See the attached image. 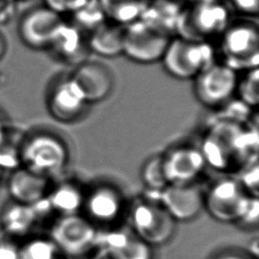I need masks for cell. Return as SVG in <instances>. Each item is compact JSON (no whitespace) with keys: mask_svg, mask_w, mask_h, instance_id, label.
<instances>
[{"mask_svg":"<svg viewBox=\"0 0 259 259\" xmlns=\"http://www.w3.org/2000/svg\"><path fill=\"white\" fill-rule=\"evenodd\" d=\"M243 124L215 119L209 125L199 149L206 165L217 171L226 172L241 169L257 158V121L250 127Z\"/></svg>","mask_w":259,"mask_h":259,"instance_id":"1","label":"cell"},{"mask_svg":"<svg viewBox=\"0 0 259 259\" xmlns=\"http://www.w3.org/2000/svg\"><path fill=\"white\" fill-rule=\"evenodd\" d=\"M220 39L226 66L236 72L258 68L259 31L256 21L249 18L231 20Z\"/></svg>","mask_w":259,"mask_h":259,"instance_id":"2","label":"cell"},{"mask_svg":"<svg viewBox=\"0 0 259 259\" xmlns=\"http://www.w3.org/2000/svg\"><path fill=\"white\" fill-rule=\"evenodd\" d=\"M230 21L227 3L218 0H201L187 10L181 11L176 30L181 37L209 41L211 36H221Z\"/></svg>","mask_w":259,"mask_h":259,"instance_id":"3","label":"cell"},{"mask_svg":"<svg viewBox=\"0 0 259 259\" xmlns=\"http://www.w3.org/2000/svg\"><path fill=\"white\" fill-rule=\"evenodd\" d=\"M162 62L171 76L183 80L191 79L215 63L214 50L209 41L178 36L171 38Z\"/></svg>","mask_w":259,"mask_h":259,"instance_id":"4","label":"cell"},{"mask_svg":"<svg viewBox=\"0 0 259 259\" xmlns=\"http://www.w3.org/2000/svg\"><path fill=\"white\" fill-rule=\"evenodd\" d=\"M20 160L22 166L50 178L65 168L69 151L64 141L57 136L37 133L23 138Z\"/></svg>","mask_w":259,"mask_h":259,"instance_id":"5","label":"cell"},{"mask_svg":"<svg viewBox=\"0 0 259 259\" xmlns=\"http://www.w3.org/2000/svg\"><path fill=\"white\" fill-rule=\"evenodd\" d=\"M130 221L134 233L151 247L167 243L175 232V220L160 202L149 198L132 206Z\"/></svg>","mask_w":259,"mask_h":259,"instance_id":"6","label":"cell"},{"mask_svg":"<svg viewBox=\"0 0 259 259\" xmlns=\"http://www.w3.org/2000/svg\"><path fill=\"white\" fill-rule=\"evenodd\" d=\"M170 40L168 32L140 18L125 25L122 53L137 63H154L162 60Z\"/></svg>","mask_w":259,"mask_h":259,"instance_id":"7","label":"cell"},{"mask_svg":"<svg viewBox=\"0 0 259 259\" xmlns=\"http://www.w3.org/2000/svg\"><path fill=\"white\" fill-rule=\"evenodd\" d=\"M251 195L234 178L217 180L204 193L203 206L221 223H237L246 211Z\"/></svg>","mask_w":259,"mask_h":259,"instance_id":"8","label":"cell"},{"mask_svg":"<svg viewBox=\"0 0 259 259\" xmlns=\"http://www.w3.org/2000/svg\"><path fill=\"white\" fill-rule=\"evenodd\" d=\"M95 225L79 213L61 215L51 229L50 239L63 255L82 256L98 243Z\"/></svg>","mask_w":259,"mask_h":259,"instance_id":"9","label":"cell"},{"mask_svg":"<svg viewBox=\"0 0 259 259\" xmlns=\"http://www.w3.org/2000/svg\"><path fill=\"white\" fill-rule=\"evenodd\" d=\"M238 84L237 73L224 63H213L195 77L194 92L207 107L224 106L231 100Z\"/></svg>","mask_w":259,"mask_h":259,"instance_id":"10","label":"cell"},{"mask_svg":"<svg viewBox=\"0 0 259 259\" xmlns=\"http://www.w3.org/2000/svg\"><path fill=\"white\" fill-rule=\"evenodd\" d=\"M64 21L61 14L46 5L35 6L21 16L17 27L18 35L30 49L48 50Z\"/></svg>","mask_w":259,"mask_h":259,"instance_id":"11","label":"cell"},{"mask_svg":"<svg viewBox=\"0 0 259 259\" xmlns=\"http://www.w3.org/2000/svg\"><path fill=\"white\" fill-rule=\"evenodd\" d=\"M147 198L160 202L175 221L188 222L200 212L204 193L194 183L168 184L161 191H148Z\"/></svg>","mask_w":259,"mask_h":259,"instance_id":"12","label":"cell"},{"mask_svg":"<svg viewBox=\"0 0 259 259\" xmlns=\"http://www.w3.org/2000/svg\"><path fill=\"white\" fill-rule=\"evenodd\" d=\"M163 170L168 184H191L206 166L198 148L179 146L162 156Z\"/></svg>","mask_w":259,"mask_h":259,"instance_id":"13","label":"cell"},{"mask_svg":"<svg viewBox=\"0 0 259 259\" xmlns=\"http://www.w3.org/2000/svg\"><path fill=\"white\" fill-rule=\"evenodd\" d=\"M70 79L77 86L86 102H98L106 98L113 88V75L107 65L99 61L85 60L79 63Z\"/></svg>","mask_w":259,"mask_h":259,"instance_id":"14","label":"cell"},{"mask_svg":"<svg viewBox=\"0 0 259 259\" xmlns=\"http://www.w3.org/2000/svg\"><path fill=\"white\" fill-rule=\"evenodd\" d=\"M50 178L24 166L13 170L8 177L7 190L12 201L32 205L46 198L50 191Z\"/></svg>","mask_w":259,"mask_h":259,"instance_id":"15","label":"cell"},{"mask_svg":"<svg viewBox=\"0 0 259 259\" xmlns=\"http://www.w3.org/2000/svg\"><path fill=\"white\" fill-rule=\"evenodd\" d=\"M123 205L122 194L117 188L101 184L85 194L83 207L93 224H112L120 217Z\"/></svg>","mask_w":259,"mask_h":259,"instance_id":"16","label":"cell"},{"mask_svg":"<svg viewBox=\"0 0 259 259\" xmlns=\"http://www.w3.org/2000/svg\"><path fill=\"white\" fill-rule=\"evenodd\" d=\"M86 104V100L70 77L58 81L48 97L50 113L63 122H71L79 118Z\"/></svg>","mask_w":259,"mask_h":259,"instance_id":"17","label":"cell"},{"mask_svg":"<svg viewBox=\"0 0 259 259\" xmlns=\"http://www.w3.org/2000/svg\"><path fill=\"white\" fill-rule=\"evenodd\" d=\"M58 59L68 63H79L87 60L90 51L88 34L71 22H63L50 47L48 48Z\"/></svg>","mask_w":259,"mask_h":259,"instance_id":"18","label":"cell"},{"mask_svg":"<svg viewBox=\"0 0 259 259\" xmlns=\"http://www.w3.org/2000/svg\"><path fill=\"white\" fill-rule=\"evenodd\" d=\"M98 243L110 249L119 259H151V246L126 230L98 235Z\"/></svg>","mask_w":259,"mask_h":259,"instance_id":"19","label":"cell"},{"mask_svg":"<svg viewBox=\"0 0 259 259\" xmlns=\"http://www.w3.org/2000/svg\"><path fill=\"white\" fill-rule=\"evenodd\" d=\"M125 25L106 18L88 34L90 51L101 57L111 58L122 53Z\"/></svg>","mask_w":259,"mask_h":259,"instance_id":"20","label":"cell"},{"mask_svg":"<svg viewBox=\"0 0 259 259\" xmlns=\"http://www.w3.org/2000/svg\"><path fill=\"white\" fill-rule=\"evenodd\" d=\"M40 221L33 205L12 201L1 213V226L9 236H23L28 234Z\"/></svg>","mask_w":259,"mask_h":259,"instance_id":"21","label":"cell"},{"mask_svg":"<svg viewBox=\"0 0 259 259\" xmlns=\"http://www.w3.org/2000/svg\"><path fill=\"white\" fill-rule=\"evenodd\" d=\"M48 202L53 211L61 215L79 213L84 205L85 194L81 188L73 182H63L49 191Z\"/></svg>","mask_w":259,"mask_h":259,"instance_id":"22","label":"cell"},{"mask_svg":"<svg viewBox=\"0 0 259 259\" xmlns=\"http://www.w3.org/2000/svg\"><path fill=\"white\" fill-rule=\"evenodd\" d=\"M23 138L19 133L6 126L0 134V168L13 170L21 166V145Z\"/></svg>","mask_w":259,"mask_h":259,"instance_id":"23","label":"cell"},{"mask_svg":"<svg viewBox=\"0 0 259 259\" xmlns=\"http://www.w3.org/2000/svg\"><path fill=\"white\" fill-rule=\"evenodd\" d=\"M74 19L71 23L89 34L93 29L106 20V13L99 0H90L85 6L73 12Z\"/></svg>","mask_w":259,"mask_h":259,"instance_id":"24","label":"cell"},{"mask_svg":"<svg viewBox=\"0 0 259 259\" xmlns=\"http://www.w3.org/2000/svg\"><path fill=\"white\" fill-rule=\"evenodd\" d=\"M141 177L148 191L158 192L165 188L168 182L163 170L162 156H153L148 159L142 168Z\"/></svg>","mask_w":259,"mask_h":259,"instance_id":"25","label":"cell"},{"mask_svg":"<svg viewBox=\"0 0 259 259\" xmlns=\"http://www.w3.org/2000/svg\"><path fill=\"white\" fill-rule=\"evenodd\" d=\"M63 255L54 242L48 238H36L20 249V259H59Z\"/></svg>","mask_w":259,"mask_h":259,"instance_id":"26","label":"cell"},{"mask_svg":"<svg viewBox=\"0 0 259 259\" xmlns=\"http://www.w3.org/2000/svg\"><path fill=\"white\" fill-rule=\"evenodd\" d=\"M240 100L249 107H256L259 102V72L258 68L248 70L246 76L238 81L237 89Z\"/></svg>","mask_w":259,"mask_h":259,"instance_id":"27","label":"cell"},{"mask_svg":"<svg viewBox=\"0 0 259 259\" xmlns=\"http://www.w3.org/2000/svg\"><path fill=\"white\" fill-rule=\"evenodd\" d=\"M240 170L239 182L243 188L248 192L249 195L258 197L259 188V171H258V161L257 158L252 159L246 163Z\"/></svg>","mask_w":259,"mask_h":259,"instance_id":"28","label":"cell"},{"mask_svg":"<svg viewBox=\"0 0 259 259\" xmlns=\"http://www.w3.org/2000/svg\"><path fill=\"white\" fill-rule=\"evenodd\" d=\"M228 106L220 114L221 117L217 119L231 120L239 123H245L250 116L251 110L247 104L242 102L240 99L235 102H227Z\"/></svg>","mask_w":259,"mask_h":259,"instance_id":"29","label":"cell"},{"mask_svg":"<svg viewBox=\"0 0 259 259\" xmlns=\"http://www.w3.org/2000/svg\"><path fill=\"white\" fill-rule=\"evenodd\" d=\"M47 7L59 14L75 12L85 6L90 0H44Z\"/></svg>","mask_w":259,"mask_h":259,"instance_id":"30","label":"cell"},{"mask_svg":"<svg viewBox=\"0 0 259 259\" xmlns=\"http://www.w3.org/2000/svg\"><path fill=\"white\" fill-rule=\"evenodd\" d=\"M258 215H259L258 197L252 196L246 211L244 212L243 217L238 222V224L245 228H256L258 225Z\"/></svg>","mask_w":259,"mask_h":259,"instance_id":"31","label":"cell"},{"mask_svg":"<svg viewBox=\"0 0 259 259\" xmlns=\"http://www.w3.org/2000/svg\"><path fill=\"white\" fill-rule=\"evenodd\" d=\"M229 4L236 10L243 14L252 16L257 15L258 0H228Z\"/></svg>","mask_w":259,"mask_h":259,"instance_id":"32","label":"cell"},{"mask_svg":"<svg viewBox=\"0 0 259 259\" xmlns=\"http://www.w3.org/2000/svg\"><path fill=\"white\" fill-rule=\"evenodd\" d=\"M0 259H20V249L9 242H0Z\"/></svg>","mask_w":259,"mask_h":259,"instance_id":"33","label":"cell"},{"mask_svg":"<svg viewBox=\"0 0 259 259\" xmlns=\"http://www.w3.org/2000/svg\"><path fill=\"white\" fill-rule=\"evenodd\" d=\"M93 259H119L110 249L104 246H100Z\"/></svg>","mask_w":259,"mask_h":259,"instance_id":"34","label":"cell"},{"mask_svg":"<svg viewBox=\"0 0 259 259\" xmlns=\"http://www.w3.org/2000/svg\"><path fill=\"white\" fill-rule=\"evenodd\" d=\"M6 51H7V42H6V39H5L4 35L0 31V61L5 56Z\"/></svg>","mask_w":259,"mask_h":259,"instance_id":"35","label":"cell"},{"mask_svg":"<svg viewBox=\"0 0 259 259\" xmlns=\"http://www.w3.org/2000/svg\"><path fill=\"white\" fill-rule=\"evenodd\" d=\"M7 125L5 124V122H4V120H3V118L0 116V134L2 133V131L6 127Z\"/></svg>","mask_w":259,"mask_h":259,"instance_id":"36","label":"cell"},{"mask_svg":"<svg viewBox=\"0 0 259 259\" xmlns=\"http://www.w3.org/2000/svg\"><path fill=\"white\" fill-rule=\"evenodd\" d=\"M2 171H3V170L0 168V179H1V174H2Z\"/></svg>","mask_w":259,"mask_h":259,"instance_id":"37","label":"cell"}]
</instances>
